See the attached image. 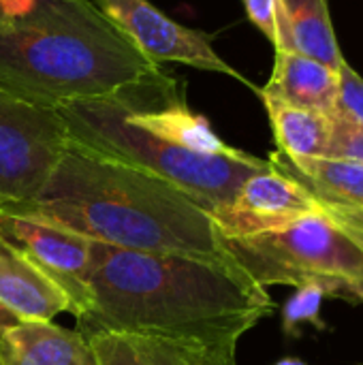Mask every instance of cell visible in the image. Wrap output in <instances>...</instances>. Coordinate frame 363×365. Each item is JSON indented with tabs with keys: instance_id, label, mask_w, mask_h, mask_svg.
<instances>
[{
	"instance_id": "6da1fadb",
	"label": "cell",
	"mask_w": 363,
	"mask_h": 365,
	"mask_svg": "<svg viewBox=\"0 0 363 365\" xmlns=\"http://www.w3.org/2000/svg\"><path fill=\"white\" fill-rule=\"evenodd\" d=\"M274 308L267 289L233 261L92 242L90 306L77 319V331L86 340L128 334L205 351L237 344Z\"/></svg>"
},
{
	"instance_id": "7a4b0ae2",
	"label": "cell",
	"mask_w": 363,
	"mask_h": 365,
	"mask_svg": "<svg viewBox=\"0 0 363 365\" xmlns=\"http://www.w3.org/2000/svg\"><path fill=\"white\" fill-rule=\"evenodd\" d=\"M28 212L113 248L231 261L212 216L173 184L68 145Z\"/></svg>"
},
{
	"instance_id": "3957f363",
	"label": "cell",
	"mask_w": 363,
	"mask_h": 365,
	"mask_svg": "<svg viewBox=\"0 0 363 365\" xmlns=\"http://www.w3.org/2000/svg\"><path fill=\"white\" fill-rule=\"evenodd\" d=\"M163 73L92 0H39L0 26V90L36 105L109 96Z\"/></svg>"
},
{
	"instance_id": "277c9868",
	"label": "cell",
	"mask_w": 363,
	"mask_h": 365,
	"mask_svg": "<svg viewBox=\"0 0 363 365\" xmlns=\"http://www.w3.org/2000/svg\"><path fill=\"white\" fill-rule=\"evenodd\" d=\"M73 145L103 158L148 171L188 195L210 216L227 207L242 184L263 171L270 160L248 152L197 154L131 122L113 94L56 107Z\"/></svg>"
},
{
	"instance_id": "5b68a950",
	"label": "cell",
	"mask_w": 363,
	"mask_h": 365,
	"mask_svg": "<svg viewBox=\"0 0 363 365\" xmlns=\"http://www.w3.org/2000/svg\"><path fill=\"white\" fill-rule=\"evenodd\" d=\"M227 257L259 287L319 284L329 297L363 304V248L323 210L244 237H220Z\"/></svg>"
},
{
	"instance_id": "8992f818",
	"label": "cell",
	"mask_w": 363,
	"mask_h": 365,
	"mask_svg": "<svg viewBox=\"0 0 363 365\" xmlns=\"http://www.w3.org/2000/svg\"><path fill=\"white\" fill-rule=\"evenodd\" d=\"M71 139L53 107L0 90V207L41 195Z\"/></svg>"
},
{
	"instance_id": "52a82bcc",
	"label": "cell",
	"mask_w": 363,
	"mask_h": 365,
	"mask_svg": "<svg viewBox=\"0 0 363 365\" xmlns=\"http://www.w3.org/2000/svg\"><path fill=\"white\" fill-rule=\"evenodd\" d=\"M0 240L58 284L79 319L90 306L92 240L47 218L0 210Z\"/></svg>"
},
{
	"instance_id": "ba28073f",
	"label": "cell",
	"mask_w": 363,
	"mask_h": 365,
	"mask_svg": "<svg viewBox=\"0 0 363 365\" xmlns=\"http://www.w3.org/2000/svg\"><path fill=\"white\" fill-rule=\"evenodd\" d=\"M94 6L154 64L180 62L199 71L229 75L259 92L237 68L220 58L212 45V36L201 30L186 28L156 9L150 0H92Z\"/></svg>"
},
{
	"instance_id": "9c48e42d",
	"label": "cell",
	"mask_w": 363,
	"mask_h": 365,
	"mask_svg": "<svg viewBox=\"0 0 363 365\" xmlns=\"http://www.w3.org/2000/svg\"><path fill=\"white\" fill-rule=\"evenodd\" d=\"M319 210V201L272 163L250 175L233 201L212 214L220 237H244L276 231Z\"/></svg>"
},
{
	"instance_id": "30bf717a",
	"label": "cell",
	"mask_w": 363,
	"mask_h": 365,
	"mask_svg": "<svg viewBox=\"0 0 363 365\" xmlns=\"http://www.w3.org/2000/svg\"><path fill=\"white\" fill-rule=\"evenodd\" d=\"M0 365H98V359L77 329L19 321L0 334Z\"/></svg>"
},
{
	"instance_id": "8fae6325",
	"label": "cell",
	"mask_w": 363,
	"mask_h": 365,
	"mask_svg": "<svg viewBox=\"0 0 363 365\" xmlns=\"http://www.w3.org/2000/svg\"><path fill=\"white\" fill-rule=\"evenodd\" d=\"M257 94L334 115L340 94V68L297 51H276L272 77Z\"/></svg>"
},
{
	"instance_id": "7c38bea8",
	"label": "cell",
	"mask_w": 363,
	"mask_h": 365,
	"mask_svg": "<svg viewBox=\"0 0 363 365\" xmlns=\"http://www.w3.org/2000/svg\"><path fill=\"white\" fill-rule=\"evenodd\" d=\"M0 306L17 321H53L71 312L64 291L0 240Z\"/></svg>"
},
{
	"instance_id": "4fadbf2b",
	"label": "cell",
	"mask_w": 363,
	"mask_h": 365,
	"mask_svg": "<svg viewBox=\"0 0 363 365\" xmlns=\"http://www.w3.org/2000/svg\"><path fill=\"white\" fill-rule=\"evenodd\" d=\"M276 51H297L332 68L344 56L332 24L327 0H276Z\"/></svg>"
},
{
	"instance_id": "5bb4252c",
	"label": "cell",
	"mask_w": 363,
	"mask_h": 365,
	"mask_svg": "<svg viewBox=\"0 0 363 365\" xmlns=\"http://www.w3.org/2000/svg\"><path fill=\"white\" fill-rule=\"evenodd\" d=\"M276 169L300 182L317 201L363 210V165L344 158H267Z\"/></svg>"
},
{
	"instance_id": "9a60e30c",
	"label": "cell",
	"mask_w": 363,
	"mask_h": 365,
	"mask_svg": "<svg viewBox=\"0 0 363 365\" xmlns=\"http://www.w3.org/2000/svg\"><path fill=\"white\" fill-rule=\"evenodd\" d=\"M274 141L276 152L287 158H325L332 141L334 118L321 111L293 107L289 103L261 96Z\"/></svg>"
},
{
	"instance_id": "2e32d148",
	"label": "cell",
	"mask_w": 363,
	"mask_h": 365,
	"mask_svg": "<svg viewBox=\"0 0 363 365\" xmlns=\"http://www.w3.org/2000/svg\"><path fill=\"white\" fill-rule=\"evenodd\" d=\"M98 365H195L197 351L186 344L128 334L90 336Z\"/></svg>"
},
{
	"instance_id": "e0dca14e",
	"label": "cell",
	"mask_w": 363,
	"mask_h": 365,
	"mask_svg": "<svg viewBox=\"0 0 363 365\" xmlns=\"http://www.w3.org/2000/svg\"><path fill=\"white\" fill-rule=\"evenodd\" d=\"M329 297V293L319 284H302L297 287L295 295L282 308V331L291 338L300 336L302 325H312L321 331L327 325L321 319V306Z\"/></svg>"
},
{
	"instance_id": "ac0fdd59",
	"label": "cell",
	"mask_w": 363,
	"mask_h": 365,
	"mask_svg": "<svg viewBox=\"0 0 363 365\" xmlns=\"http://www.w3.org/2000/svg\"><path fill=\"white\" fill-rule=\"evenodd\" d=\"M334 115L363 130V77L347 60L340 66V94Z\"/></svg>"
},
{
	"instance_id": "d6986e66",
	"label": "cell",
	"mask_w": 363,
	"mask_h": 365,
	"mask_svg": "<svg viewBox=\"0 0 363 365\" xmlns=\"http://www.w3.org/2000/svg\"><path fill=\"white\" fill-rule=\"evenodd\" d=\"M332 118H334V130H332L327 158H344L363 165V130L344 122L338 115Z\"/></svg>"
},
{
	"instance_id": "ffe728a7",
	"label": "cell",
	"mask_w": 363,
	"mask_h": 365,
	"mask_svg": "<svg viewBox=\"0 0 363 365\" xmlns=\"http://www.w3.org/2000/svg\"><path fill=\"white\" fill-rule=\"evenodd\" d=\"M248 19L276 45V0H242Z\"/></svg>"
},
{
	"instance_id": "44dd1931",
	"label": "cell",
	"mask_w": 363,
	"mask_h": 365,
	"mask_svg": "<svg viewBox=\"0 0 363 365\" xmlns=\"http://www.w3.org/2000/svg\"><path fill=\"white\" fill-rule=\"evenodd\" d=\"M321 203V201H319ZM321 210L347 233L351 235L363 248V210L353 207H342V205H332V203H321Z\"/></svg>"
},
{
	"instance_id": "7402d4cb",
	"label": "cell",
	"mask_w": 363,
	"mask_h": 365,
	"mask_svg": "<svg viewBox=\"0 0 363 365\" xmlns=\"http://www.w3.org/2000/svg\"><path fill=\"white\" fill-rule=\"evenodd\" d=\"M235 349H237V344H225V346H216V349L197 351L195 365H237Z\"/></svg>"
},
{
	"instance_id": "603a6c76",
	"label": "cell",
	"mask_w": 363,
	"mask_h": 365,
	"mask_svg": "<svg viewBox=\"0 0 363 365\" xmlns=\"http://www.w3.org/2000/svg\"><path fill=\"white\" fill-rule=\"evenodd\" d=\"M36 2L39 0H0V26H6L26 15Z\"/></svg>"
},
{
	"instance_id": "cb8c5ba5",
	"label": "cell",
	"mask_w": 363,
	"mask_h": 365,
	"mask_svg": "<svg viewBox=\"0 0 363 365\" xmlns=\"http://www.w3.org/2000/svg\"><path fill=\"white\" fill-rule=\"evenodd\" d=\"M15 323H19L9 310H4L2 306H0V334L4 331V329H9L11 325H15Z\"/></svg>"
},
{
	"instance_id": "d4e9b609",
	"label": "cell",
	"mask_w": 363,
	"mask_h": 365,
	"mask_svg": "<svg viewBox=\"0 0 363 365\" xmlns=\"http://www.w3.org/2000/svg\"><path fill=\"white\" fill-rule=\"evenodd\" d=\"M276 365H308V364H304L302 359H295V357H285V359H280Z\"/></svg>"
}]
</instances>
